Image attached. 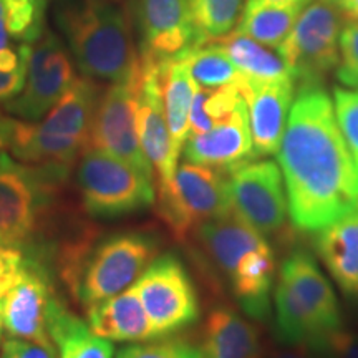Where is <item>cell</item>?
Instances as JSON below:
<instances>
[{"mask_svg": "<svg viewBox=\"0 0 358 358\" xmlns=\"http://www.w3.org/2000/svg\"><path fill=\"white\" fill-rule=\"evenodd\" d=\"M345 15L335 0H310L277 48L299 85H322L340 64V34Z\"/></svg>", "mask_w": 358, "mask_h": 358, "instance_id": "obj_8", "label": "cell"}, {"mask_svg": "<svg viewBox=\"0 0 358 358\" xmlns=\"http://www.w3.org/2000/svg\"><path fill=\"white\" fill-rule=\"evenodd\" d=\"M136 128L141 150L155 173V187L173 181L179 156L173 148L164 115L159 83V64L141 60V77L136 92Z\"/></svg>", "mask_w": 358, "mask_h": 358, "instance_id": "obj_14", "label": "cell"}, {"mask_svg": "<svg viewBox=\"0 0 358 358\" xmlns=\"http://www.w3.org/2000/svg\"><path fill=\"white\" fill-rule=\"evenodd\" d=\"M50 275L37 252H27L20 274L0 297V319L8 337L53 345L47 329L52 299Z\"/></svg>", "mask_w": 358, "mask_h": 358, "instance_id": "obj_13", "label": "cell"}, {"mask_svg": "<svg viewBox=\"0 0 358 358\" xmlns=\"http://www.w3.org/2000/svg\"><path fill=\"white\" fill-rule=\"evenodd\" d=\"M158 254V243L145 232H120L92 248L78 245L66 256L65 280L85 307L122 294Z\"/></svg>", "mask_w": 358, "mask_h": 358, "instance_id": "obj_4", "label": "cell"}, {"mask_svg": "<svg viewBox=\"0 0 358 358\" xmlns=\"http://www.w3.org/2000/svg\"><path fill=\"white\" fill-rule=\"evenodd\" d=\"M186 65L192 82L203 90H217L234 85L243 78L227 53L219 43H208L191 47L178 57Z\"/></svg>", "mask_w": 358, "mask_h": 358, "instance_id": "obj_29", "label": "cell"}, {"mask_svg": "<svg viewBox=\"0 0 358 358\" xmlns=\"http://www.w3.org/2000/svg\"><path fill=\"white\" fill-rule=\"evenodd\" d=\"M156 214L174 239L186 243L201 224L231 213L229 176L186 161L168 185L155 187Z\"/></svg>", "mask_w": 358, "mask_h": 358, "instance_id": "obj_5", "label": "cell"}, {"mask_svg": "<svg viewBox=\"0 0 358 358\" xmlns=\"http://www.w3.org/2000/svg\"><path fill=\"white\" fill-rule=\"evenodd\" d=\"M289 217L319 232L358 209V169L322 85H299L279 151Z\"/></svg>", "mask_w": 358, "mask_h": 358, "instance_id": "obj_1", "label": "cell"}, {"mask_svg": "<svg viewBox=\"0 0 358 358\" xmlns=\"http://www.w3.org/2000/svg\"><path fill=\"white\" fill-rule=\"evenodd\" d=\"M294 80L261 83L244 75L237 82L248 105L250 136L257 158L277 155L279 151L294 103Z\"/></svg>", "mask_w": 358, "mask_h": 358, "instance_id": "obj_17", "label": "cell"}, {"mask_svg": "<svg viewBox=\"0 0 358 358\" xmlns=\"http://www.w3.org/2000/svg\"><path fill=\"white\" fill-rule=\"evenodd\" d=\"M289 284L299 302L319 319L330 334L342 329V313L332 285L320 271L315 257L307 250L295 249L282 262L279 275Z\"/></svg>", "mask_w": 358, "mask_h": 358, "instance_id": "obj_18", "label": "cell"}, {"mask_svg": "<svg viewBox=\"0 0 358 358\" xmlns=\"http://www.w3.org/2000/svg\"><path fill=\"white\" fill-rule=\"evenodd\" d=\"M136 92L138 85L127 83H115L103 90L93 116L90 148L113 155L155 179L138 136Z\"/></svg>", "mask_w": 358, "mask_h": 358, "instance_id": "obj_12", "label": "cell"}, {"mask_svg": "<svg viewBox=\"0 0 358 358\" xmlns=\"http://www.w3.org/2000/svg\"><path fill=\"white\" fill-rule=\"evenodd\" d=\"M2 332H3V325H2V319H0V348H2Z\"/></svg>", "mask_w": 358, "mask_h": 358, "instance_id": "obj_42", "label": "cell"}, {"mask_svg": "<svg viewBox=\"0 0 358 358\" xmlns=\"http://www.w3.org/2000/svg\"><path fill=\"white\" fill-rule=\"evenodd\" d=\"M262 358H324V355L308 345H287L284 348H268L264 352Z\"/></svg>", "mask_w": 358, "mask_h": 358, "instance_id": "obj_37", "label": "cell"}, {"mask_svg": "<svg viewBox=\"0 0 358 358\" xmlns=\"http://www.w3.org/2000/svg\"><path fill=\"white\" fill-rule=\"evenodd\" d=\"M116 358H203L201 348L185 337H158L120 348Z\"/></svg>", "mask_w": 358, "mask_h": 358, "instance_id": "obj_31", "label": "cell"}, {"mask_svg": "<svg viewBox=\"0 0 358 358\" xmlns=\"http://www.w3.org/2000/svg\"><path fill=\"white\" fill-rule=\"evenodd\" d=\"M334 110L338 128L358 169V88H334Z\"/></svg>", "mask_w": 358, "mask_h": 358, "instance_id": "obj_32", "label": "cell"}, {"mask_svg": "<svg viewBox=\"0 0 358 358\" xmlns=\"http://www.w3.org/2000/svg\"><path fill=\"white\" fill-rule=\"evenodd\" d=\"M159 83L173 148L179 156L189 138V111L196 83L186 65L178 58L159 64Z\"/></svg>", "mask_w": 358, "mask_h": 358, "instance_id": "obj_25", "label": "cell"}, {"mask_svg": "<svg viewBox=\"0 0 358 358\" xmlns=\"http://www.w3.org/2000/svg\"><path fill=\"white\" fill-rule=\"evenodd\" d=\"M234 211L268 239H285L289 232V203L284 178L271 159L250 161L229 174Z\"/></svg>", "mask_w": 358, "mask_h": 358, "instance_id": "obj_10", "label": "cell"}, {"mask_svg": "<svg viewBox=\"0 0 358 358\" xmlns=\"http://www.w3.org/2000/svg\"><path fill=\"white\" fill-rule=\"evenodd\" d=\"M27 65L10 71L0 69V103H7L22 92L27 78Z\"/></svg>", "mask_w": 358, "mask_h": 358, "instance_id": "obj_36", "label": "cell"}, {"mask_svg": "<svg viewBox=\"0 0 358 358\" xmlns=\"http://www.w3.org/2000/svg\"><path fill=\"white\" fill-rule=\"evenodd\" d=\"M153 337H168L199 319V301L194 282L185 264L174 254L155 257L133 282Z\"/></svg>", "mask_w": 358, "mask_h": 358, "instance_id": "obj_9", "label": "cell"}, {"mask_svg": "<svg viewBox=\"0 0 358 358\" xmlns=\"http://www.w3.org/2000/svg\"><path fill=\"white\" fill-rule=\"evenodd\" d=\"M271 3H280V6H287V3H297V2H310V0H266Z\"/></svg>", "mask_w": 358, "mask_h": 358, "instance_id": "obj_41", "label": "cell"}, {"mask_svg": "<svg viewBox=\"0 0 358 358\" xmlns=\"http://www.w3.org/2000/svg\"><path fill=\"white\" fill-rule=\"evenodd\" d=\"M47 329L60 358H113L115 347L108 338L92 332L88 322L70 312L53 297L48 308Z\"/></svg>", "mask_w": 358, "mask_h": 358, "instance_id": "obj_24", "label": "cell"}, {"mask_svg": "<svg viewBox=\"0 0 358 358\" xmlns=\"http://www.w3.org/2000/svg\"><path fill=\"white\" fill-rule=\"evenodd\" d=\"M0 358H58L55 345L8 337L0 348Z\"/></svg>", "mask_w": 358, "mask_h": 358, "instance_id": "obj_34", "label": "cell"}, {"mask_svg": "<svg viewBox=\"0 0 358 358\" xmlns=\"http://www.w3.org/2000/svg\"><path fill=\"white\" fill-rule=\"evenodd\" d=\"M315 250L338 287L358 297V209L315 232Z\"/></svg>", "mask_w": 358, "mask_h": 358, "instance_id": "obj_22", "label": "cell"}, {"mask_svg": "<svg viewBox=\"0 0 358 358\" xmlns=\"http://www.w3.org/2000/svg\"><path fill=\"white\" fill-rule=\"evenodd\" d=\"M8 37H10V34H8V29H7L6 12H3L2 0H0V50H3V48H7L8 45H10Z\"/></svg>", "mask_w": 358, "mask_h": 358, "instance_id": "obj_40", "label": "cell"}, {"mask_svg": "<svg viewBox=\"0 0 358 358\" xmlns=\"http://www.w3.org/2000/svg\"><path fill=\"white\" fill-rule=\"evenodd\" d=\"M75 78L73 64L64 45L55 34L45 30L30 47L24 88L3 108L24 122H38L57 105Z\"/></svg>", "mask_w": 358, "mask_h": 358, "instance_id": "obj_11", "label": "cell"}, {"mask_svg": "<svg viewBox=\"0 0 358 358\" xmlns=\"http://www.w3.org/2000/svg\"><path fill=\"white\" fill-rule=\"evenodd\" d=\"M77 185L88 216L115 219L155 204V179L123 159L88 148L80 156Z\"/></svg>", "mask_w": 358, "mask_h": 358, "instance_id": "obj_7", "label": "cell"}, {"mask_svg": "<svg viewBox=\"0 0 358 358\" xmlns=\"http://www.w3.org/2000/svg\"><path fill=\"white\" fill-rule=\"evenodd\" d=\"M53 169L0 158V245L29 250L40 224L48 216L58 182Z\"/></svg>", "mask_w": 358, "mask_h": 358, "instance_id": "obj_6", "label": "cell"}, {"mask_svg": "<svg viewBox=\"0 0 358 358\" xmlns=\"http://www.w3.org/2000/svg\"><path fill=\"white\" fill-rule=\"evenodd\" d=\"M307 3L297 2L280 6L266 0H245L243 15L236 30L277 50L290 34Z\"/></svg>", "mask_w": 358, "mask_h": 358, "instance_id": "obj_26", "label": "cell"}, {"mask_svg": "<svg viewBox=\"0 0 358 358\" xmlns=\"http://www.w3.org/2000/svg\"><path fill=\"white\" fill-rule=\"evenodd\" d=\"M319 352L324 358H358V335L340 329L325 340Z\"/></svg>", "mask_w": 358, "mask_h": 358, "instance_id": "obj_35", "label": "cell"}, {"mask_svg": "<svg viewBox=\"0 0 358 358\" xmlns=\"http://www.w3.org/2000/svg\"><path fill=\"white\" fill-rule=\"evenodd\" d=\"M88 327L98 337L113 342L153 340V329L131 287L87 308Z\"/></svg>", "mask_w": 358, "mask_h": 358, "instance_id": "obj_21", "label": "cell"}, {"mask_svg": "<svg viewBox=\"0 0 358 358\" xmlns=\"http://www.w3.org/2000/svg\"><path fill=\"white\" fill-rule=\"evenodd\" d=\"M245 0H187L196 47L216 43L234 32Z\"/></svg>", "mask_w": 358, "mask_h": 358, "instance_id": "obj_28", "label": "cell"}, {"mask_svg": "<svg viewBox=\"0 0 358 358\" xmlns=\"http://www.w3.org/2000/svg\"><path fill=\"white\" fill-rule=\"evenodd\" d=\"M58 24L83 77L111 85L140 83L141 57L131 19L113 0H82L65 8Z\"/></svg>", "mask_w": 358, "mask_h": 358, "instance_id": "obj_2", "label": "cell"}, {"mask_svg": "<svg viewBox=\"0 0 358 358\" xmlns=\"http://www.w3.org/2000/svg\"><path fill=\"white\" fill-rule=\"evenodd\" d=\"M101 88L95 80L75 78L38 124L17 120L10 151L22 163L66 176L90 148V134Z\"/></svg>", "mask_w": 358, "mask_h": 358, "instance_id": "obj_3", "label": "cell"}, {"mask_svg": "<svg viewBox=\"0 0 358 358\" xmlns=\"http://www.w3.org/2000/svg\"><path fill=\"white\" fill-rule=\"evenodd\" d=\"M216 43L221 45L222 50L245 78L261 83L294 80L280 55H275L274 52L266 48V45L259 43L248 35L234 30Z\"/></svg>", "mask_w": 358, "mask_h": 358, "instance_id": "obj_27", "label": "cell"}, {"mask_svg": "<svg viewBox=\"0 0 358 358\" xmlns=\"http://www.w3.org/2000/svg\"><path fill=\"white\" fill-rule=\"evenodd\" d=\"M8 34L20 43H35L45 34L48 0H2Z\"/></svg>", "mask_w": 358, "mask_h": 358, "instance_id": "obj_30", "label": "cell"}, {"mask_svg": "<svg viewBox=\"0 0 358 358\" xmlns=\"http://www.w3.org/2000/svg\"><path fill=\"white\" fill-rule=\"evenodd\" d=\"M275 275V257L271 245L249 252L241 259L229 277L232 292L243 312L254 320H264L271 313V290Z\"/></svg>", "mask_w": 358, "mask_h": 358, "instance_id": "obj_23", "label": "cell"}, {"mask_svg": "<svg viewBox=\"0 0 358 358\" xmlns=\"http://www.w3.org/2000/svg\"><path fill=\"white\" fill-rule=\"evenodd\" d=\"M15 122L17 120L10 118V116L0 113V158L7 153V150H10Z\"/></svg>", "mask_w": 358, "mask_h": 358, "instance_id": "obj_38", "label": "cell"}, {"mask_svg": "<svg viewBox=\"0 0 358 358\" xmlns=\"http://www.w3.org/2000/svg\"><path fill=\"white\" fill-rule=\"evenodd\" d=\"M337 78L348 88H358V22L347 20L340 34Z\"/></svg>", "mask_w": 358, "mask_h": 358, "instance_id": "obj_33", "label": "cell"}, {"mask_svg": "<svg viewBox=\"0 0 358 358\" xmlns=\"http://www.w3.org/2000/svg\"><path fill=\"white\" fill-rule=\"evenodd\" d=\"M347 20L358 22V0H335Z\"/></svg>", "mask_w": 358, "mask_h": 358, "instance_id": "obj_39", "label": "cell"}, {"mask_svg": "<svg viewBox=\"0 0 358 358\" xmlns=\"http://www.w3.org/2000/svg\"><path fill=\"white\" fill-rule=\"evenodd\" d=\"M136 25L143 62L163 64L196 47L187 0H138Z\"/></svg>", "mask_w": 358, "mask_h": 358, "instance_id": "obj_15", "label": "cell"}, {"mask_svg": "<svg viewBox=\"0 0 358 358\" xmlns=\"http://www.w3.org/2000/svg\"><path fill=\"white\" fill-rule=\"evenodd\" d=\"M209 261L219 272L231 277L241 259L257 249L268 248L267 239L237 214L234 209L226 216L201 224L192 234Z\"/></svg>", "mask_w": 358, "mask_h": 358, "instance_id": "obj_20", "label": "cell"}, {"mask_svg": "<svg viewBox=\"0 0 358 358\" xmlns=\"http://www.w3.org/2000/svg\"><path fill=\"white\" fill-rule=\"evenodd\" d=\"M182 153L189 163L213 168L226 176L256 159L245 101L209 131L187 138Z\"/></svg>", "mask_w": 358, "mask_h": 358, "instance_id": "obj_16", "label": "cell"}, {"mask_svg": "<svg viewBox=\"0 0 358 358\" xmlns=\"http://www.w3.org/2000/svg\"><path fill=\"white\" fill-rule=\"evenodd\" d=\"M203 358H262V329L229 306L209 312L201 334Z\"/></svg>", "mask_w": 358, "mask_h": 358, "instance_id": "obj_19", "label": "cell"}]
</instances>
